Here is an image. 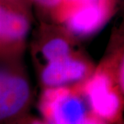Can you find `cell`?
I'll list each match as a JSON object with an SVG mask.
<instances>
[{
	"instance_id": "obj_1",
	"label": "cell",
	"mask_w": 124,
	"mask_h": 124,
	"mask_svg": "<svg viewBox=\"0 0 124 124\" xmlns=\"http://www.w3.org/2000/svg\"><path fill=\"white\" fill-rule=\"evenodd\" d=\"M39 109L49 123L57 124L101 123L93 114L80 86L46 88L40 99Z\"/></svg>"
},
{
	"instance_id": "obj_2",
	"label": "cell",
	"mask_w": 124,
	"mask_h": 124,
	"mask_svg": "<svg viewBox=\"0 0 124 124\" xmlns=\"http://www.w3.org/2000/svg\"><path fill=\"white\" fill-rule=\"evenodd\" d=\"M112 0L63 2L54 16L65 24L73 35L86 37L94 33L104 24L110 14Z\"/></svg>"
},
{
	"instance_id": "obj_3",
	"label": "cell",
	"mask_w": 124,
	"mask_h": 124,
	"mask_svg": "<svg viewBox=\"0 0 124 124\" xmlns=\"http://www.w3.org/2000/svg\"><path fill=\"white\" fill-rule=\"evenodd\" d=\"M80 86L93 114L100 121H113L119 116L121 95L109 72L99 69L80 83Z\"/></svg>"
},
{
	"instance_id": "obj_4",
	"label": "cell",
	"mask_w": 124,
	"mask_h": 124,
	"mask_svg": "<svg viewBox=\"0 0 124 124\" xmlns=\"http://www.w3.org/2000/svg\"><path fill=\"white\" fill-rule=\"evenodd\" d=\"M29 81L14 64L0 66V121L19 115L31 99Z\"/></svg>"
},
{
	"instance_id": "obj_5",
	"label": "cell",
	"mask_w": 124,
	"mask_h": 124,
	"mask_svg": "<svg viewBox=\"0 0 124 124\" xmlns=\"http://www.w3.org/2000/svg\"><path fill=\"white\" fill-rule=\"evenodd\" d=\"M92 68L88 62L72 53L44 63L40 73L46 88L79 84L91 75Z\"/></svg>"
},
{
	"instance_id": "obj_6",
	"label": "cell",
	"mask_w": 124,
	"mask_h": 124,
	"mask_svg": "<svg viewBox=\"0 0 124 124\" xmlns=\"http://www.w3.org/2000/svg\"><path fill=\"white\" fill-rule=\"evenodd\" d=\"M29 30L26 8L0 2V51L20 48Z\"/></svg>"
},
{
	"instance_id": "obj_7",
	"label": "cell",
	"mask_w": 124,
	"mask_h": 124,
	"mask_svg": "<svg viewBox=\"0 0 124 124\" xmlns=\"http://www.w3.org/2000/svg\"><path fill=\"white\" fill-rule=\"evenodd\" d=\"M74 53L70 41L63 36H54L44 41L40 54L45 63Z\"/></svg>"
},
{
	"instance_id": "obj_8",
	"label": "cell",
	"mask_w": 124,
	"mask_h": 124,
	"mask_svg": "<svg viewBox=\"0 0 124 124\" xmlns=\"http://www.w3.org/2000/svg\"><path fill=\"white\" fill-rule=\"evenodd\" d=\"M36 5L46 10L52 11L54 15L61 7L63 0H31Z\"/></svg>"
},
{
	"instance_id": "obj_9",
	"label": "cell",
	"mask_w": 124,
	"mask_h": 124,
	"mask_svg": "<svg viewBox=\"0 0 124 124\" xmlns=\"http://www.w3.org/2000/svg\"><path fill=\"white\" fill-rule=\"evenodd\" d=\"M118 83L119 84L121 93L124 94V53L120 63L119 69L118 72Z\"/></svg>"
},
{
	"instance_id": "obj_10",
	"label": "cell",
	"mask_w": 124,
	"mask_h": 124,
	"mask_svg": "<svg viewBox=\"0 0 124 124\" xmlns=\"http://www.w3.org/2000/svg\"><path fill=\"white\" fill-rule=\"evenodd\" d=\"M29 1L30 0H0V2L26 8L27 4Z\"/></svg>"
},
{
	"instance_id": "obj_11",
	"label": "cell",
	"mask_w": 124,
	"mask_h": 124,
	"mask_svg": "<svg viewBox=\"0 0 124 124\" xmlns=\"http://www.w3.org/2000/svg\"><path fill=\"white\" fill-rule=\"evenodd\" d=\"M94 0H63V2L66 3H78V2H85V1H90Z\"/></svg>"
},
{
	"instance_id": "obj_12",
	"label": "cell",
	"mask_w": 124,
	"mask_h": 124,
	"mask_svg": "<svg viewBox=\"0 0 124 124\" xmlns=\"http://www.w3.org/2000/svg\"><path fill=\"white\" fill-rule=\"evenodd\" d=\"M112 1H115V0H112Z\"/></svg>"
}]
</instances>
